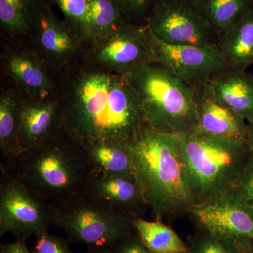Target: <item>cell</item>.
Here are the masks:
<instances>
[{
    "mask_svg": "<svg viewBox=\"0 0 253 253\" xmlns=\"http://www.w3.org/2000/svg\"><path fill=\"white\" fill-rule=\"evenodd\" d=\"M61 124L82 145L129 142L146 126L130 80L108 68L78 73L61 103Z\"/></svg>",
    "mask_w": 253,
    "mask_h": 253,
    "instance_id": "cell-1",
    "label": "cell"
},
{
    "mask_svg": "<svg viewBox=\"0 0 253 253\" xmlns=\"http://www.w3.org/2000/svg\"><path fill=\"white\" fill-rule=\"evenodd\" d=\"M133 173L156 220L188 213L195 204L179 136L143 128L129 142Z\"/></svg>",
    "mask_w": 253,
    "mask_h": 253,
    "instance_id": "cell-2",
    "label": "cell"
},
{
    "mask_svg": "<svg viewBox=\"0 0 253 253\" xmlns=\"http://www.w3.org/2000/svg\"><path fill=\"white\" fill-rule=\"evenodd\" d=\"M52 205L85 191L91 174L83 145L59 129L49 139L22 153L11 166L0 167Z\"/></svg>",
    "mask_w": 253,
    "mask_h": 253,
    "instance_id": "cell-3",
    "label": "cell"
},
{
    "mask_svg": "<svg viewBox=\"0 0 253 253\" xmlns=\"http://www.w3.org/2000/svg\"><path fill=\"white\" fill-rule=\"evenodd\" d=\"M127 78L139 95L146 126L177 135L196 130L197 106L192 86L154 61Z\"/></svg>",
    "mask_w": 253,
    "mask_h": 253,
    "instance_id": "cell-4",
    "label": "cell"
},
{
    "mask_svg": "<svg viewBox=\"0 0 253 253\" xmlns=\"http://www.w3.org/2000/svg\"><path fill=\"white\" fill-rule=\"evenodd\" d=\"M179 136L195 204L232 187L252 154L247 141L225 140L197 131Z\"/></svg>",
    "mask_w": 253,
    "mask_h": 253,
    "instance_id": "cell-5",
    "label": "cell"
},
{
    "mask_svg": "<svg viewBox=\"0 0 253 253\" xmlns=\"http://www.w3.org/2000/svg\"><path fill=\"white\" fill-rule=\"evenodd\" d=\"M54 206V225L89 249L111 247L135 231L134 218L86 192Z\"/></svg>",
    "mask_w": 253,
    "mask_h": 253,
    "instance_id": "cell-6",
    "label": "cell"
},
{
    "mask_svg": "<svg viewBox=\"0 0 253 253\" xmlns=\"http://www.w3.org/2000/svg\"><path fill=\"white\" fill-rule=\"evenodd\" d=\"M54 206L7 172H1L0 236L12 233L26 240L54 225Z\"/></svg>",
    "mask_w": 253,
    "mask_h": 253,
    "instance_id": "cell-7",
    "label": "cell"
},
{
    "mask_svg": "<svg viewBox=\"0 0 253 253\" xmlns=\"http://www.w3.org/2000/svg\"><path fill=\"white\" fill-rule=\"evenodd\" d=\"M146 26L166 44L218 47L215 32L189 0H156Z\"/></svg>",
    "mask_w": 253,
    "mask_h": 253,
    "instance_id": "cell-8",
    "label": "cell"
},
{
    "mask_svg": "<svg viewBox=\"0 0 253 253\" xmlns=\"http://www.w3.org/2000/svg\"><path fill=\"white\" fill-rule=\"evenodd\" d=\"M199 229L222 241L253 245V207L232 186L188 212Z\"/></svg>",
    "mask_w": 253,
    "mask_h": 253,
    "instance_id": "cell-9",
    "label": "cell"
},
{
    "mask_svg": "<svg viewBox=\"0 0 253 253\" xmlns=\"http://www.w3.org/2000/svg\"><path fill=\"white\" fill-rule=\"evenodd\" d=\"M147 32L151 61L166 66L195 89L229 68L218 47L172 45L159 41L148 28Z\"/></svg>",
    "mask_w": 253,
    "mask_h": 253,
    "instance_id": "cell-10",
    "label": "cell"
},
{
    "mask_svg": "<svg viewBox=\"0 0 253 253\" xmlns=\"http://www.w3.org/2000/svg\"><path fill=\"white\" fill-rule=\"evenodd\" d=\"M91 42L94 61L126 77L151 61L146 26L128 22Z\"/></svg>",
    "mask_w": 253,
    "mask_h": 253,
    "instance_id": "cell-11",
    "label": "cell"
},
{
    "mask_svg": "<svg viewBox=\"0 0 253 253\" xmlns=\"http://www.w3.org/2000/svg\"><path fill=\"white\" fill-rule=\"evenodd\" d=\"M37 46L44 59L63 64L76 56L81 41L65 21L56 17L45 0H39L32 21Z\"/></svg>",
    "mask_w": 253,
    "mask_h": 253,
    "instance_id": "cell-12",
    "label": "cell"
},
{
    "mask_svg": "<svg viewBox=\"0 0 253 253\" xmlns=\"http://www.w3.org/2000/svg\"><path fill=\"white\" fill-rule=\"evenodd\" d=\"M84 192L134 219L141 218L148 208L133 172L108 174L91 172Z\"/></svg>",
    "mask_w": 253,
    "mask_h": 253,
    "instance_id": "cell-13",
    "label": "cell"
},
{
    "mask_svg": "<svg viewBox=\"0 0 253 253\" xmlns=\"http://www.w3.org/2000/svg\"><path fill=\"white\" fill-rule=\"evenodd\" d=\"M196 101L195 131L225 140L247 141V121L219 101L208 84L196 89Z\"/></svg>",
    "mask_w": 253,
    "mask_h": 253,
    "instance_id": "cell-14",
    "label": "cell"
},
{
    "mask_svg": "<svg viewBox=\"0 0 253 253\" xmlns=\"http://www.w3.org/2000/svg\"><path fill=\"white\" fill-rule=\"evenodd\" d=\"M19 140L22 153L49 139L61 129V102L19 97Z\"/></svg>",
    "mask_w": 253,
    "mask_h": 253,
    "instance_id": "cell-15",
    "label": "cell"
},
{
    "mask_svg": "<svg viewBox=\"0 0 253 253\" xmlns=\"http://www.w3.org/2000/svg\"><path fill=\"white\" fill-rule=\"evenodd\" d=\"M246 70L227 68L207 84L219 101L249 121L253 118V76Z\"/></svg>",
    "mask_w": 253,
    "mask_h": 253,
    "instance_id": "cell-16",
    "label": "cell"
},
{
    "mask_svg": "<svg viewBox=\"0 0 253 253\" xmlns=\"http://www.w3.org/2000/svg\"><path fill=\"white\" fill-rule=\"evenodd\" d=\"M4 65L25 99L42 101L51 99L54 83L41 63L21 51H11L5 56Z\"/></svg>",
    "mask_w": 253,
    "mask_h": 253,
    "instance_id": "cell-17",
    "label": "cell"
},
{
    "mask_svg": "<svg viewBox=\"0 0 253 253\" xmlns=\"http://www.w3.org/2000/svg\"><path fill=\"white\" fill-rule=\"evenodd\" d=\"M228 67L246 69L253 63V8L218 38Z\"/></svg>",
    "mask_w": 253,
    "mask_h": 253,
    "instance_id": "cell-18",
    "label": "cell"
},
{
    "mask_svg": "<svg viewBox=\"0 0 253 253\" xmlns=\"http://www.w3.org/2000/svg\"><path fill=\"white\" fill-rule=\"evenodd\" d=\"M19 97L13 92L0 98V167L7 168L22 154L19 140Z\"/></svg>",
    "mask_w": 253,
    "mask_h": 253,
    "instance_id": "cell-19",
    "label": "cell"
},
{
    "mask_svg": "<svg viewBox=\"0 0 253 253\" xmlns=\"http://www.w3.org/2000/svg\"><path fill=\"white\" fill-rule=\"evenodd\" d=\"M83 146L90 163L91 172L108 174L133 172L127 142L99 141Z\"/></svg>",
    "mask_w": 253,
    "mask_h": 253,
    "instance_id": "cell-20",
    "label": "cell"
},
{
    "mask_svg": "<svg viewBox=\"0 0 253 253\" xmlns=\"http://www.w3.org/2000/svg\"><path fill=\"white\" fill-rule=\"evenodd\" d=\"M217 38L253 8V0H189Z\"/></svg>",
    "mask_w": 253,
    "mask_h": 253,
    "instance_id": "cell-21",
    "label": "cell"
},
{
    "mask_svg": "<svg viewBox=\"0 0 253 253\" xmlns=\"http://www.w3.org/2000/svg\"><path fill=\"white\" fill-rule=\"evenodd\" d=\"M134 229L145 246L152 253H187L188 244L169 226L161 221L134 219Z\"/></svg>",
    "mask_w": 253,
    "mask_h": 253,
    "instance_id": "cell-22",
    "label": "cell"
},
{
    "mask_svg": "<svg viewBox=\"0 0 253 253\" xmlns=\"http://www.w3.org/2000/svg\"><path fill=\"white\" fill-rule=\"evenodd\" d=\"M89 41L102 38L129 22L116 0H88Z\"/></svg>",
    "mask_w": 253,
    "mask_h": 253,
    "instance_id": "cell-23",
    "label": "cell"
},
{
    "mask_svg": "<svg viewBox=\"0 0 253 253\" xmlns=\"http://www.w3.org/2000/svg\"><path fill=\"white\" fill-rule=\"evenodd\" d=\"M39 0H0V24L11 36L32 31V21Z\"/></svg>",
    "mask_w": 253,
    "mask_h": 253,
    "instance_id": "cell-24",
    "label": "cell"
},
{
    "mask_svg": "<svg viewBox=\"0 0 253 253\" xmlns=\"http://www.w3.org/2000/svg\"><path fill=\"white\" fill-rule=\"evenodd\" d=\"M59 6L65 22L81 41H89V5L88 0H52Z\"/></svg>",
    "mask_w": 253,
    "mask_h": 253,
    "instance_id": "cell-25",
    "label": "cell"
},
{
    "mask_svg": "<svg viewBox=\"0 0 253 253\" xmlns=\"http://www.w3.org/2000/svg\"><path fill=\"white\" fill-rule=\"evenodd\" d=\"M188 246V253H232L226 243L201 229L190 239Z\"/></svg>",
    "mask_w": 253,
    "mask_h": 253,
    "instance_id": "cell-26",
    "label": "cell"
},
{
    "mask_svg": "<svg viewBox=\"0 0 253 253\" xmlns=\"http://www.w3.org/2000/svg\"><path fill=\"white\" fill-rule=\"evenodd\" d=\"M32 253H73L67 240L53 235L49 231L36 235Z\"/></svg>",
    "mask_w": 253,
    "mask_h": 253,
    "instance_id": "cell-27",
    "label": "cell"
},
{
    "mask_svg": "<svg viewBox=\"0 0 253 253\" xmlns=\"http://www.w3.org/2000/svg\"><path fill=\"white\" fill-rule=\"evenodd\" d=\"M126 20L131 23L133 20L145 21L156 0H116Z\"/></svg>",
    "mask_w": 253,
    "mask_h": 253,
    "instance_id": "cell-28",
    "label": "cell"
},
{
    "mask_svg": "<svg viewBox=\"0 0 253 253\" xmlns=\"http://www.w3.org/2000/svg\"><path fill=\"white\" fill-rule=\"evenodd\" d=\"M233 186L253 207V151Z\"/></svg>",
    "mask_w": 253,
    "mask_h": 253,
    "instance_id": "cell-29",
    "label": "cell"
},
{
    "mask_svg": "<svg viewBox=\"0 0 253 253\" xmlns=\"http://www.w3.org/2000/svg\"><path fill=\"white\" fill-rule=\"evenodd\" d=\"M109 249L111 253H152L145 246L136 230L118 241Z\"/></svg>",
    "mask_w": 253,
    "mask_h": 253,
    "instance_id": "cell-30",
    "label": "cell"
},
{
    "mask_svg": "<svg viewBox=\"0 0 253 253\" xmlns=\"http://www.w3.org/2000/svg\"><path fill=\"white\" fill-rule=\"evenodd\" d=\"M25 241L26 240L18 239L14 243L1 245L0 253H32Z\"/></svg>",
    "mask_w": 253,
    "mask_h": 253,
    "instance_id": "cell-31",
    "label": "cell"
},
{
    "mask_svg": "<svg viewBox=\"0 0 253 253\" xmlns=\"http://www.w3.org/2000/svg\"><path fill=\"white\" fill-rule=\"evenodd\" d=\"M230 248L232 253H253V245L238 244V243L224 241Z\"/></svg>",
    "mask_w": 253,
    "mask_h": 253,
    "instance_id": "cell-32",
    "label": "cell"
},
{
    "mask_svg": "<svg viewBox=\"0 0 253 253\" xmlns=\"http://www.w3.org/2000/svg\"><path fill=\"white\" fill-rule=\"evenodd\" d=\"M248 144L250 149L253 151V118L247 121V137H246Z\"/></svg>",
    "mask_w": 253,
    "mask_h": 253,
    "instance_id": "cell-33",
    "label": "cell"
},
{
    "mask_svg": "<svg viewBox=\"0 0 253 253\" xmlns=\"http://www.w3.org/2000/svg\"><path fill=\"white\" fill-rule=\"evenodd\" d=\"M85 253H111L109 248H92Z\"/></svg>",
    "mask_w": 253,
    "mask_h": 253,
    "instance_id": "cell-34",
    "label": "cell"
},
{
    "mask_svg": "<svg viewBox=\"0 0 253 253\" xmlns=\"http://www.w3.org/2000/svg\"></svg>",
    "mask_w": 253,
    "mask_h": 253,
    "instance_id": "cell-35",
    "label": "cell"
}]
</instances>
